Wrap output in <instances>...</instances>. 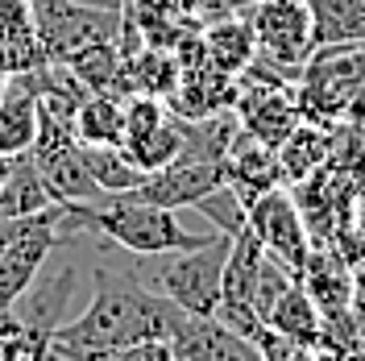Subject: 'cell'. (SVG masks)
Masks as SVG:
<instances>
[{"label": "cell", "mask_w": 365, "mask_h": 361, "mask_svg": "<svg viewBox=\"0 0 365 361\" xmlns=\"http://www.w3.org/2000/svg\"><path fill=\"white\" fill-rule=\"evenodd\" d=\"M91 299L50 332V353L67 361H83L88 353H104V349H120V345H137V340H170L175 320L182 307L158 291L141 287L137 274H116L104 258L91 270Z\"/></svg>", "instance_id": "6da1fadb"}, {"label": "cell", "mask_w": 365, "mask_h": 361, "mask_svg": "<svg viewBox=\"0 0 365 361\" xmlns=\"http://www.w3.org/2000/svg\"><path fill=\"white\" fill-rule=\"evenodd\" d=\"M96 233L104 241L120 245L133 258H158V253H182V249L207 245L216 233H191L175 216V208H158L137 195H104L91 203H63V233Z\"/></svg>", "instance_id": "7a4b0ae2"}, {"label": "cell", "mask_w": 365, "mask_h": 361, "mask_svg": "<svg viewBox=\"0 0 365 361\" xmlns=\"http://www.w3.org/2000/svg\"><path fill=\"white\" fill-rule=\"evenodd\" d=\"M228 233H216L207 245L182 249V253H158L154 270L137 266V283L170 299L187 316H216L220 307V278H225V258H228Z\"/></svg>", "instance_id": "3957f363"}, {"label": "cell", "mask_w": 365, "mask_h": 361, "mask_svg": "<svg viewBox=\"0 0 365 361\" xmlns=\"http://www.w3.org/2000/svg\"><path fill=\"white\" fill-rule=\"evenodd\" d=\"M250 25L257 38V59L303 75L316 54V29L307 0H257L250 9Z\"/></svg>", "instance_id": "277c9868"}, {"label": "cell", "mask_w": 365, "mask_h": 361, "mask_svg": "<svg viewBox=\"0 0 365 361\" xmlns=\"http://www.w3.org/2000/svg\"><path fill=\"white\" fill-rule=\"evenodd\" d=\"M34 21L38 38L50 63H67L91 42H116L120 13L116 9H91L75 0H34Z\"/></svg>", "instance_id": "5b68a950"}, {"label": "cell", "mask_w": 365, "mask_h": 361, "mask_svg": "<svg viewBox=\"0 0 365 361\" xmlns=\"http://www.w3.org/2000/svg\"><path fill=\"white\" fill-rule=\"evenodd\" d=\"M250 228L274 262L303 274L312 258V233L303 225V208L295 203V195H287L282 187H270L266 195H257L250 203Z\"/></svg>", "instance_id": "8992f818"}, {"label": "cell", "mask_w": 365, "mask_h": 361, "mask_svg": "<svg viewBox=\"0 0 365 361\" xmlns=\"http://www.w3.org/2000/svg\"><path fill=\"white\" fill-rule=\"evenodd\" d=\"M216 187H225V162L182 150L179 158L166 162L162 171L141 175V183H137L129 195L179 212V208H195V203L204 200L207 191H216Z\"/></svg>", "instance_id": "52a82bcc"}, {"label": "cell", "mask_w": 365, "mask_h": 361, "mask_svg": "<svg viewBox=\"0 0 365 361\" xmlns=\"http://www.w3.org/2000/svg\"><path fill=\"white\" fill-rule=\"evenodd\" d=\"M170 345H175V357L179 361H266L253 340L232 332L216 316H187L182 312L175 320Z\"/></svg>", "instance_id": "ba28073f"}, {"label": "cell", "mask_w": 365, "mask_h": 361, "mask_svg": "<svg viewBox=\"0 0 365 361\" xmlns=\"http://www.w3.org/2000/svg\"><path fill=\"white\" fill-rule=\"evenodd\" d=\"M237 113H241V129L257 137L262 146L278 150L287 137L299 129V100L291 96L287 83H262V88H241L237 96Z\"/></svg>", "instance_id": "9c48e42d"}, {"label": "cell", "mask_w": 365, "mask_h": 361, "mask_svg": "<svg viewBox=\"0 0 365 361\" xmlns=\"http://www.w3.org/2000/svg\"><path fill=\"white\" fill-rule=\"evenodd\" d=\"M225 183L237 191V200L250 208L257 195H266L270 187L282 183V166H278V150L262 146L257 137H250L245 129H237L232 146L225 154Z\"/></svg>", "instance_id": "30bf717a"}, {"label": "cell", "mask_w": 365, "mask_h": 361, "mask_svg": "<svg viewBox=\"0 0 365 361\" xmlns=\"http://www.w3.org/2000/svg\"><path fill=\"white\" fill-rule=\"evenodd\" d=\"M38 125H42L38 91L25 75H13L0 96V154H9V158L29 154L38 141Z\"/></svg>", "instance_id": "8fae6325"}, {"label": "cell", "mask_w": 365, "mask_h": 361, "mask_svg": "<svg viewBox=\"0 0 365 361\" xmlns=\"http://www.w3.org/2000/svg\"><path fill=\"white\" fill-rule=\"evenodd\" d=\"M299 283L307 287V295L316 299V307L328 316H341L357 303V278L349 274V266L341 262V253H316L307 258V266L299 274Z\"/></svg>", "instance_id": "7c38bea8"}, {"label": "cell", "mask_w": 365, "mask_h": 361, "mask_svg": "<svg viewBox=\"0 0 365 361\" xmlns=\"http://www.w3.org/2000/svg\"><path fill=\"white\" fill-rule=\"evenodd\" d=\"M204 54L212 67L232 75V79L245 75V67L257 59V38H253L250 17H225L212 29H204Z\"/></svg>", "instance_id": "4fadbf2b"}, {"label": "cell", "mask_w": 365, "mask_h": 361, "mask_svg": "<svg viewBox=\"0 0 365 361\" xmlns=\"http://www.w3.org/2000/svg\"><path fill=\"white\" fill-rule=\"evenodd\" d=\"M270 328H278L287 340L295 345H307V349H319V337H324V312L316 307V299L307 295V287L295 278V287L282 295L266 316Z\"/></svg>", "instance_id": "5bb4252c"}, {"label": "cell", "mask_w": 365, "mask_h": 361, "mask_svg": "<svg viewBox=\"0 0 365 361\" xmlns=\"http://www.w3.org/2000/svg\"><path fill=\"white\" fill-rule=\"evenodd\" d=\"M71 129L83 146H120L125 137V104L116 91H91L71 116Z\"/></svg>", "instance_id": "9a60e30c"}, {"label": "cell", "mask_w": 365, "mask_h": 361, "mask_svg": "<svg viewBox=\"0 0 365 361\" xmlns=\"http://www.w3.org/2000/svg\"><path fill=\"white\" fill-rule=\"evenodd\" d=\"M266 262V249L253 237V228L245 225L232 241H228V258H225V278H220V303H250L257 270ZM253 307V303H250Z\"/></svg>", "instance_id": "2e32d148"}, {"label": "cell", "mask_w": 365, "mask_h": 361, "mask_svg": "<svg viewBox=\"0 0 365 361\" xmlns=\"http://www.w3.org/2000/svg\"><path fill=\"white\" fill-rule=\"evenodd\" d=\"M307 9H312L316 50L365 42V0H307Z\"/></svg>", "instance_id": "e0dca14e"}, {"label": "cell", "mask_w": 365, "mask_h": 361, "mask_svg": "<svg viewBox=\"0 0 365 361\" xmlns=\"http://www.w3.org/2000/svg\"><path fill=\"white\" fill-rule=\"evenodd\" d=\"M54 195H50V187H46L42 171L34 166L29 154L13 162V175L9 183L0 187V220H17V216H34V212H46V208H54Z\"/></svg>", "instance_id": "ac0fdd59"}, {"label": "cell", "mask_w": 365, "mask_h": 361, "mask_svg": "<svg viewBox=\"0 0 365 361\" xmlns=\"http://www.w3.org/2000/svg\"><path fill=\"white\" fill-rule=\"evenodd\" d=\"M328 146H332V137L324 133L319 125H303V121H299V129L278 146L282 179H291V183L312 179L319 166H324V158H328Z\"/></svg>", "instance_id": "d6986e66"}, {"label": "cell", "mask_w": 365, "mask_h": 361, "mask_svg": "<svg viewBox=\"0 0 365 361\" xmlns=\"http://www.w3.org/2000/svg\"><path fill=\"white\" fill-rule=\"evenodd\" d=\"M79 154H83L88 175L96 179V187L104 195H125V191H133L141 183V171L120 154V146H83L79 141Z\"/></svg>", "instance_id": "ffe728a7"}, {"label": "cell", "mask_w": 365, "mask_h": 361, "mask_svg": "<svg viewBox=\"0 0 365 361\" xmlns=\"http://www.w3.org/2000/svg\"><path fill=\"white\" fill-rule=\"evenodd\" d=\"M195 212H204V216H212V225H216V233H228V237H237L241 228L250 225V208L237 200V191L232 187H216V191H207L204 200L195 203Z\"/></svg>", "instance_id": "44dd1931"}, {"label": "cell", "mask_w": 365, "mask_h": 361, "mask_svg": "<svg viewBox=\"0 0 365 361\" xmlns=\"http://www.w3.org/2000/svg\"><path fill=\"white\" fill-rule=\"evenodd\" d=\"M295 270H287L282 262H274L270 253H266V262H262V270H257V283H253V295H250V303H253V312L266 320L270 316V307L282 299V295L295 287Z\"/></svg>", "instance_id": "7402d4cb"}, {"label": "cell", "mask_w": 365, "mask_h": 361, "mask_svg": "<svg viewBox=\"0 0 365 361\" xmlns=\"http://www.w3.org/2000/svg\"><path fill=\"white\" fill-rule=\"evenodd\" d=\"M83 361H179V357H175V345H170V340H137V345L88 353Z\"/></svg>", "instance_id": "603a6c76"}, {"label": "cell", "mask_w": 365, "mask_h": 361, "mask_svg": "<svg viewBox=\"0 0 365 361\" xmlns=\"http://www.w3.org/2000/svg\"><path fill=\"white\" fill-rule=\"evenodd\" d=\"M344 116H349L353 125H361V129H365V88L357 91L353 100H349V108H344Z\"/></svg>", "instance_id": "cb8c5ba5"}, {"label": "cell", "mask_w": 365, "mask_h": 361, "mask_svg": "<svg viewBox=\"0 0 365 361\" xmlns=\"http://www.w3.org/2000/svg\"><path fill=\"white\" fill-rule=\"evenodd\" d=\"M312 361H349V357H344V353H336V349H324V345H319L316 353H312Z\"/></svg>", "instance_id": "d4e9b609"}, {"label": "cell", "mask_w": 365, "mask_h": 361, "mask_svg": "<svg viewBox=\"0 0 365 361\" xmlns=\"http://www.w3.org/2000/svg\"><path fill=\"white\" fill-rule=\"evenodd\" d=\"M312 353H316V349H307V345H295V349H291V353H287L282 361H312Z\"/></svg>", "instance_id": "484cf974"}, {"label": "cell", "mask_w": 365, "mask_h": 361, "mask_svg": "<svg viewBox=\"0 0 365 361\" xmlns=\"http://www.w3.org/2000/svg\"><path fill=\"white\" fill-rule=\"evenodd\" d=\"M13 162H17V158H9V154H0V187L9 183V175H13Z\"/></svg>", "instance_id": "4316f807"}, {"label": "cell", "mask_w": 365, "mask_h": 361, "mask_svg": "<svg viewBox=\"0 0 365 361\" xmlns=\"http://www.w3.org/2000/svg\"><path fill=\"white\" fill-rule=\"evenodd\" d=\"M50 357V349H29V353H21V357H13V361H46Z\"/></svg>", "instance_id": "83f0119b"}, {"label": "cell", "mask_w": 365, "mask_h": 361, "mask_svg": "<svg viewBox=\"0 0 365 361\" xmlns=\"http://www.w3.org/2000/svg\"><path fill=\"white\" fill-rule=\"evenodd\" d=\"M357 303L365 307V270H361V278H357Z\"/></svg>", "instance_id": "f1b7e54d"}, {"label": "cell", "mask_w": 365, "mask_h": 361, "mask_svg": "<svg viewBox=\"0 0 365 361\" xmlns=\"http://www.w3.org/2000/svg\"><path fill=\"white\" fill-rule=\"evenodd\" d=\"M4 88H9V71L0 67V96H4Z\"/></svg>", "instance_id": "f546056e"}, {"label": "cell", "mask_w": 365, "mask_h": 361, "mask_svg": "<svg viewBox=\"0 0 365 361\" xmlns=\"http://www.w3.org/2000/svg\"><path fill=\"white\" fill-rule=\"evenodd\" d=\"M46 361H67V357H58V353H50V357H46Z\"/></svg>", "instance_id": "4dcf8cb0"}]
</instances>
